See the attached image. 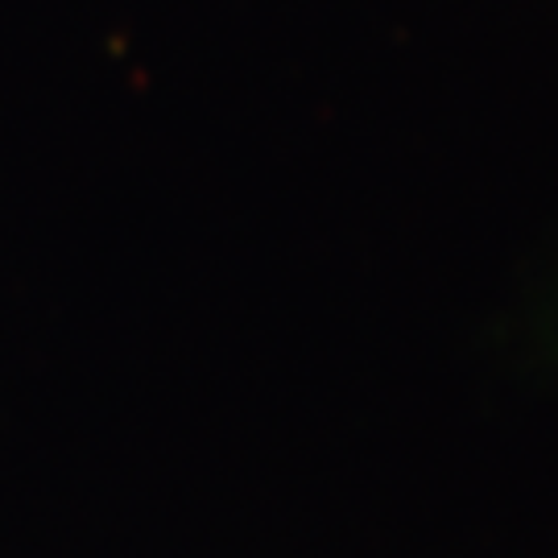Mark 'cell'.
Segmentation results:
<instances>
[]
</instances>
